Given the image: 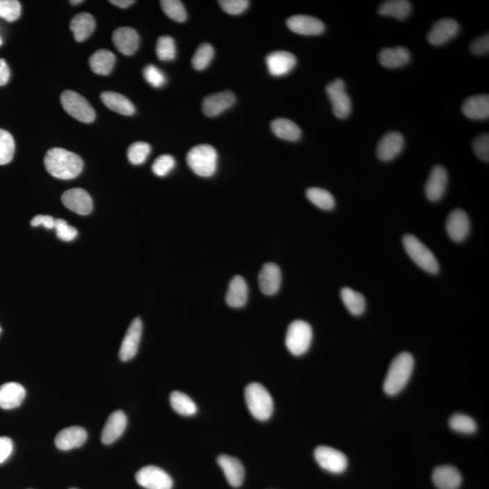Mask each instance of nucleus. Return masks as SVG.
<instances>
[{"instance_id":"f257e3e1","label":"nucleus","mask_w":489,"mask_h":489,"mask_svg":"<svg viewBox=\"0 0 489 489\" xmlns=\"http://www.w3.org/2000/svg\"><path fill=\"white\" fill-rule=\"evenodd\" d=\"M44 161L47 172L61 179L77 178L83 168V161L79 155L63 148L50 149Z\"/></svg>"},{"instance_id":"f03ea898","label":"nucleus","mask_w":489,"mask_h":489,"mask_svg":"<svg viewBox=\"0 0 489 489\" xmlns=\"http://www.w3.org/2000/svg\"><path fill=\"white\" fill-rule=\"evenodd\" d=\"M414 368V358L410 353L403 352L395 357L390 365L384 380L383 390L386 394L394 396L404 389L409 382Z\"/></svg>"},{"instance_id":"7ed1b4c3","label":"nucleus","mask_w":489,"mask_h":489,"mask_svg":"<svg viewBox=\"0 0 489 489\" xmlns=\"http://www.w3.org/2000/svg\"><path fill=\"white\" fill-rule=\"evenodd\" d=\"M245 399L248 410L259 421H268L274 410V403L268 390L257 383L248 384L245 390Z\"/></svg>"},{"instance_id":"20e7f679","label":"nucleus","mask_w":489,"mask_h":489,"mask_svg":"<svg viewBox=\"0 0 489 489\" xmlns=\"http://www.w3.org/2000/svg\"><path fill=\"white\" fill-rule=\"evenodd\" d=\"M187 163L196 175L209 178L217 170L218 154L209 144L195 146L187 154Z\"/></svg>"},{"instance_id":"39448f33","label":"nucleus","mask_w":489,"mask_h":489,"mask_svg":"<svg viewBox=\"0 0 489 489\" xmlns=\"http://www.w3.org/2000/svg\"><path fill=\"white\" fill-rule=\"evenodd\" d=\"M403 247L410 259L430 274H437L440 265L433 253L413 235H405L403 239Z\"/></svg>"},{"instance_id":"423d86ee","label":"nucleus","mask_w":489,"mask_h":489,"mask_svg":"<svg viewBox=\"0 0 489 489\" xmlns=\"http://www.w3.org/2000/svg\"><path fill=\"white\" fill-rule=\"evenodd\" d=\"M312 339H313V330L311 326L305 321H294L288 326L286 346L293 355H303L310 348Z\"/></svg>"},{"instance_id":"0eeeda50","label":"nucleus","mask_w":489,"mask_h":489,"mask_svg":"<svg viewBox=\"0 0 489 489\" xmlns=\"http://www.w3.org/2000/svg\"><path fill=\"white\" fill-rule=\"evenodd\" d=\"M61 104L65 112L78 121L90 124L95 119V112L85 97L77 93L67 90L61 95Z\"/></svg>"},{"instance_id":"6e6552de","label":"nucleus","mask_w":489,"mask_h":489,"mask_svg":"<svg viewBox=\"0 0 489 489\" xmlns=\"http://www.w3.org/2000/svg\"><path fill=\"white\" fill-rule=\"evenodd\" d=\"M326 95L331 102L332 112L338 119H346L352 112V103L348 95L346 83L337 78L326 86Z\"/></svg>"},{"instance_id":"1a4fd4ad","label":"nucleus","mask_w":489,"mask_h":489,"mask_svg":"<svg viewBox=\"0 0 489 489\" xmlns=\"http://www.w3.org/2000/svg\"><path fill=\"white\" fill-rule=\"evenodd\" d=\"M314 455L317 464L328 472L341 474L348 466L346 456L331 447H317Z\"/></svg>"},{"instance_id":"9d476101","label":"nucleus","mask_w":489,"mask_h":489,"mask_svg":"<svg viewBox=\"0 0 489 489\" xmlns=\"http://www.w3.org/2000/svg\"><path fill=\"white\" fill-rule=\"evenodd\" d=\"M138 484L146 489H172L173 479L164 470L155 466H147L135 476Z\"/></svg>"},{"instance_id":"9b49d317","label":"nucleus","mask_w":489,"mask_h":489,"mask_svg":"<svg viewBox=\"0 0 489 489\" xmlns=\"http://www.w3.org/2000/svg\"><path fill=\"white\" fill-rule=\"evenodd\" d=\"M143 323L140 318H135L126 332L121 348H120L119 357L122 362H128L133 359L138 352V348L142 338Z\"/></svg>"},{"instance_id":"f8f14e48","label":"nucleus","mask_w":489,"mask_h":489,"mask_svg":"<svg viewBox=\"0 0 489 489\" xmlns=\"http://www.w3.org/2000/svg\"><path fill=\"white\" fill-rule=\"evenodd\" d=\"M460 31V25L452 19H442L435 23L428 34V43L442 46L454 38Z\"/></svg>"},{"instance_id":"ddd939ff","label":"nucleus","mask_w":489,"mask_h":489,"mask_svg":"<svg viewBox=\"0 0 489 489\" xmlns=\"http://www.w3.org/2000/svg\"><path fill=\"white\" fill-rule=\"evenodd\" d=\"M448 181V173L445 168L440 165L435 166L426 182L425 194L427 199L432 202H439L445 193Z\"/></svg>"},{"instance_id":"4468645a","label":"nucleus","mask_w":489,"mask_h":489,"mask_svg":"<svg viewBox=\"0 0 489 489\" xmlns=\"http://www.w3.org/2000/svg\"><path fill=\"white\" fill-rule=\"evenodd\" d=\"M446 230L453 241H463L469 236L470 231L469 216L462 209H454L447 218Z\"/></svg>"},{"instance_id":"2eb2a0df","label":"nucleus","mask_w":489,"mask_h":489,"mask_svg":"<svg viewBox=\"0 0 489 489\" xmlns=\"http://www.w3.org/2000/svg\"><path fill=\"white\" fill-rule=\"evenodd\" d=\"M405 140L403 135L398 131L388 133L380 139L378 144L376 154L383 161H391L403 152Z\"/></svg>"},{"instance_id":"dca6fc26","label":"nucleus","mask_w":489,"mask_h":489,"mask_svg":"<svg viewBox=\"0 0 489 489\" xmlns=\"http://www.w3.org/2000/svg\"><path fill=\"white\" fill-rule=\"evenodd\" d=\"M62 202L71 211L79 215H88L93 211L91 196L83 189H72L65 192Z\"/></svg>"},{"instance_id":"f3484780","label":"nucleus","mask_w":489,"mask_h":489,"mask_svg":"<svg viewBox=\"0 0 489 489\" xmlns=\"http://www.w3.org/2000/svg\"><path fill=\"white\" fill-rule=\"evenodd\" d=\"M235 103L236 96L231 91H224L207 96L202 102L204 115L208 117L220 115L225 111L232 107Z\"/></svg>"},{"instance_id":"a211bd4d","label":"nucleus","mask_w":489,"mask_h":489,"mask_svg":"<svg viewBox=\"0 0 489 489\" xmlns=\"http://www.w3.org/2000/svg\"><path fill=\"white\" fill-rule=\"evenodd\" d=\"M266 62L269 74L273 77H279L289 74L296 67L298 60L293 54L286 51H278L269 54L266 56Z\"/></svg>"},{"instance_id":"6ab92c4d","label":"nucleus","mask_w":489,"mask_h":489,"mask_svg":"<svg viewBox=\"0 0 489 489\" xmlns=\"http://www.w3.org/2000/svg\"><path fill=\"white\" fill-rule=\"evenodd\" d=\"M287 25L291 31L304 35H321L326 30L325 24L322 21L316 17L305 16V15L289 17L287 21Z\"/></svg>"},{"instance_id":"aec40b11","label":"nucleus","mask_w":489,"mask_h":489,"mask_svg":"<svg viewBox=\"0 0 489 489\" xmlns=\"http://www.w3.org/2000/svg\"><path fill=\"white\" fill-rule=\"evenodd\" d=\"M281 270L277 264L268 263L263 266L259 275V284L264 295H275L280 289Z\"/></svg>"},{"instance_id":"412c9836","label":"nucleus","mask_w":489,"mask_h":489,"mask_svg":"<svg viewBox=\"0 0 489 489\" xmlns=\"http://www.w3.org/2000/svg\"><path fill=\"white\" fill-rule=\"evenodd\" d=\"M113 42L119 52L125 56H131L136 52L140 45V37L136 32L128 26L117 29L113 35Z\"/></svg>"},{"instance_id":"4be33fe9","label":"nucleus","mask_w":489,"mask_h":489,"mask_svg":"<svg viewBox=\"0 0 489 489\" xmlns=\"http://www.w3.org/2000/svg\"><path fill=\"white\" fill-rule=\"evenodd\" d=\"M87 432L85 428L79 426H73L64 428L56 437L55 443L61 451H70V449L80 448L86 442Z\"/></svg>"},{"instance_id":"5701e85b","label":"nucleus","mask_w":489,"mask_h":489,"mask_svg":"<svg viewBox=\"0 0 489 489\" xmlns=\"http://www.w3.org/2000/svg\"><path fill=\"white\" fill-rule=\"evenodd\" d=\"M217 461L231 487H240L245 479V470L241 462L229 455H221Z\"/></svg>"},{"instance_id":"b1692460","label":"nucleus","mask_w":489,"mask_h":489,"mask_svg":"<svg viewBox=\"0 0 489 489\" xmlns=\"http://www.w3.org/2000/svg\"><path fill=\"white\" fill-rule=\"evenodd\" d=\"M126 426L127 418L122 410H116L111 414L102 432V442L110 445L116 442L124 433Z\"/></svg>"},{"instance_id":"393cba45","label":"nucleus","mask_w":489,"mask_h":489,"mask_svg":"<svg viewBox=\"0 0 489 489\" xmlns=\"http://www.w3.org/2000/svg\"><path fill=\"white\" fill-rule=\"evenodd\" d=\"M26 390L17 383H7L0 386V408L12 410L19 407L25 400Z\"/></svg>"},{"instance_id":"a878e982","label":"nucleus","mask_w":489,"mask_h":489,"mask_svg":"<svg viewBox=\"0 0 489 489\" xmlns=\"http://www.w3.org/2000/svg\"><path fill=\"white\" fill-rule=\"evenodd\" d=\"M432 481L439 489H458L462 483L460 471L452 466H442L435 469Z\"/></svg>"},{"instance_id":"bb28decb","label":"nucleus","mask_w":489,"mask_h":489,"mask_svg":"<svg viewBox=\"0 0 489 489\" xmlns=\"http://www.w3.org/2000/svg\"><path fill=\"white\" fill-rule=\"evenodd\" d=\"M462 112L467 118L486 120L489 117V96L479 95L471 96L464 102Z\"/></svg>"},{"instance_id":"cd10ccee","label":"nucleus","mask_w":489,"mask_h":489,"mask_svg":"<svg viewBox=\"0 0 489 489\" xmlns=\"http://www.w3.org/2000/svg\"><path fill=\"white\" fill-rule=\"evenodd\" d=\"M410 51L403 47L384 48L378 59L383 67L390 69L403 67L410 61Z\"/></svg>"},{"instance_id":"c85d7f7f","label":"nucleus","mask_w":489,"mask_h":489,"mask_svg":"<svg viewBox=\"0 0 489 489\" xmlns=\"http://www.w3.org/2000/svg\"><path fill=\"white\" fill-rule=\"evenodd\" d=\"M248 287L245 279L240 275L231 279L226 296L227 304L233 308L243 307L248 301Z\"/></svg>"},{"instance_id":"c756f323","label":"nucleus","mask_w":489,"mask_h":489,"mask_svg":"<svg viewBox=\"0 0 489 489\" xmlns=\"http://www.w3.org/2000/svg\"><path fill=\"white\" fill-rule=\"evenodd\" d=\"M95 29V17L89 13H80L73 17L70 29L77 42H83L93 34Z\"/></svg>"},{"instance_id":"7c9ffc66","label":"nucleus","mask_w":489,"mask_h":489,"mask_svg":"<svg viewBox=\"0 0 489 489\" xmlns=\"http://www.w3.org/2000/svg\"><path fill=\"white\" fill-rule=\"evenodd\" d=\"M101 100L104 106L109 109L120 113L122 115H133L135 113V107L128 98L125 96L115 92H104L101 95Z\"/></svg>"},{"instance_id":"2f4dec72","label":"nucleus","mask_w":489,"mask_h":489,"mask_svg":"<svg viewBox=\"0 0 489 489\" xmlns=\"http://www.w3.org/2000/svg\"><path fill=\"white\" fill-rule=\"evenodd\" d=\"M273 133L282 140L298 142L302 137L301 129L289 119L278 118L271 124Z\"/></svg>"},{"instance_id":"473e14b6","label":"nucleus","mask_w":489,"mask_h":489,"mask_svg":"<svg viewBox=\"0 0 489 489\" xmlns=\"http://www.w3.org/2000/svg\"><path fill=\"white\" fill-rule=\"evenodd\" d=\"M115 63V55L106 49L96 51L89 59L90 67L94 73L100 76H108L112 73Z\"/></svg>"},{"instance_id":"72a5a7b5","label":"nucleus","mask_w":489,"mask_h":489,"mask_svg":"<svg viewBox=\"0 0 489 489\" xmlns=\"http://www.w3.org/2000/svg\"><path fill=\"white\" fill-rule=\"evenodd\" d=\"M412 7L407 0H391L383 2L378 8V13L383 16L395 17L396 19L403 20L410 16Z\"/></svg>"},{"instance_id":"f704fd0d","label":"nucleus","mask_w":489,"mask_h":489,"mask_svg":"<svg viewBox=\"0 0 489 489\" xmlns=\"http://www.w3.org/2000/svg\"><path fill=\"white\" fill-rule=\"evenodd\" d=\"M341 298L343 300L347 310L353 316H361L366 308L364 296L357 291L351 289L350 287H344L341 290Z\"/></svg>"},{"instance_id":"c9c22d12","label":"nucleus","mask_w":489,"mask_h":489,"mask_svg":"<svg viewBox=\"0 0 489 489\" xmlns=\"http://www.w3.org/2000/svg\"><path fill=\"white\" fill-rule=\"evenodd\" d=\"M173 409L179 415L193 416L197 413V405L187 394L182 392H173L170 397Z\"/></svg>"},{"instance_id":"e433bc0d","label":"nucleus","mask_w":489,"mask_h":489,"mask_svg":"<svg viewBox=\"0 0 489 489\" xmlns=\"http://www.w3.org/2000/svg\"><path fill=\"white\" fill-rule=\"evenodd\" d=\"M309 202L323 211H331L335 208V198L329 191L320 188H310L307 191Z\"/></svg>"},{"instance_id":"4c0bfd02","label":"nucleus","mask_w":489,"mask_h":489,"mask_svg":"<svg viewBox=\"0 0 489 489\" xmlns=\"http://www.w3.org/2000/svg\"><path fill=\"white\" fill-rule=\"evenodd\" d=\"M214 48L209 44H202L198 48L192 58V67L198 71L204 70L211 64L214 58Z\"/></svg>"},{"instance_id":"58836bf2","label":"nucleus","mask_w":489,"mask_h":489,"mask_svg":"<svg viewBox=\"0 0 489 489\" xmlns=\"http://www.w3.org/2000/svg\"><path fill=\"white\" fill-rule=\"evenodd\" d=\"M156 54L161 61H173L176 58L177 49L175 41L169 35H163L158 39Z\"/></svg>"},{"instance_id":"ea45409f","label":"nucleus","mask_w":489,"mask_h":489,"mask_svg":"<svg viewBox=\"0 0 489 489\" xmlns=\"http://www.w3.org/2000/svg\"><path fill=\"white\" fill-rule=\"evenodd\" d=\"M15 141L8 131L0 129V165L10 163L15 154Z\"/></svg>"},{"instance_id":"a19ab883","label":"nucleus","mask_w":489,"mask_h":489,"mask_svg":"<svg viewBox=\"0 0 489 489\" xmlns=\"http://www.w3.org/2000/svg\"><path fill=\"white\" fill-rule=\"evenodd\" d=\"M449 427L451 430L460 432L463 434L475 433L476 424L475 421L470 417L464 414H455L449 419Z\"/></svg>"},{"instance_id":"79ce46f5","label":"nucleus","mask_w":489,"mask_h":489,"mask_svg":"<svg viewBox=\"0 0 489 489\" xmlns=\"http://www.w3.org/2000/svg\"><path fill=\"white\" fill-rule=\"evenodd\" d=\"M161 8L165 14L170 19H172L177 22H184L187 19V11L185 10L184 5L179 0H163L161 1Z\"/></svg>"},{"instance_id":"37998d69","label":"nucleus","mask_w":489,"mask_h":489,"mask_svg":"<svg viewBox=\"0 0 489 489\" xmlns=\"http://www.w3.org/2000/svg\"><path fill=\"white\" fill-rule=\"evenodd\" d=\"M150 154H151V146L149 143L137 142L129 147L127 157L131 164L140 165L145 163Z\"/></svg>"},{"instance_id":"c03bdc74","label":"nucleus","mask_w":489,"mask_h":489,"mask_svg":"<svg viewBox=\"0 0 489 489\" xmlns=\"http://www.w3.org/2000/svg\"><path fill=\"white\" fill-rule=\"evenodd\" d=\"M21 15V5L16 0H0V17L13 22L19 19Z\"/></svg>"},{"instance_id":"a18cd8bd","label":"nucleus","mask_w":489,"mask_h":489,"mask_svg":"<svg viewBox=\"0 0 489 489\" xmlns=\"http://www.w3.org/2000/svg\"><path fill=\"white\" fill-rule=\"evenodd\" d=\"M175 167V160L172 155H161L152 164V172L159 177L167 176Z\"/></svg>"},{"instance_id":"49530a36","label":"nucleus","mask_w":489,"mask_h":489,"mask_svg":"<svg viewBox=\"0 0 489 489\" xmlns=\"http://www.w3.org/2000/svg\"><path fill=\"white\" fill-rule=\"evenodd\" d=\"M143 77L147 82L155 88H160L166 83V77L164 76L163 72L152 65L143 69Z\"/></svg>"},{"instance_id":"de8ad7c7","label":"nucleus","mask_w":489,"mask_h":489,"mask_svg":"<svg viewBox=\"0 0 489 489\" xmlns=\"http://www.w3.org/2000/svg\"><path fill=\"white\" fill-rule=\"evenodd\" d=\"M56 236L63 241H72L76 239L78 232L76 227L70 226L64 220H55V227Z\"/></svg>"},{"instance_id":"09e8293b","label":"nucleus","mask_w":489,"mask_h":489,"mask_svg":"<svg viewBox=\"0 0 489 489\" xmlns=\"http://www.w3.org/2000/svg\"><path fill=\"white\" fill-rule=\"evenodd\" d=\"M473 149L476 157L483 161H489V135L482 134L474 140Z\"/></svg>"},{"instance_id":"8fccbe9b","label":"nucleus","mask_w":489,"mask_h":489,"mask_svg":"<svg viewBox=\"0 0 489 489\" xmlns=\"http://www.w3.org/2000/svg\"><path fill=\"white\" fill-rule=\"evenodd\" d=\"M222 10L230 15H239L247 10L250 1L248 0H221L218 1Z\"/></svg>"},{"instance_id":"3c124183","label":"nucleus","mask_w":489,"mask_h":489,"mask_svg":"<svg viewBox=\"0 0 489 489\" xmlns=\"http://www.w3.org/2000/svg\"><path fill=\"white\" fill-rule=\"evenodd\" d=\"M489 51V35H483L470 45V52L476 56L486 55Z\"/></svg>"},{"instance_id":"603ef678","label":"nucleus","mask_w":489,"mask_h":489,"mask_svg":"<svg viewBox=\"0 0 489 489\" xmlns=\"http://www.w3.org/2000/svg\"><path fill=\"white\" fill-rule=\"evenodd\" d=\"M13 451V442L8 437H0V464L10 458Z\"/></svg>"},{"instance_id":"864d4df0","label":"nucleus","mask_w":489,"mask_h":489,"mask_svg":"<svg viewBox=\"0 0 489 489\" xmlns=\"http://www.w3.org/2000/svg\"><path fill=\"white\" fill-rule=\"evenodd\" d=\"M33 227H38L42 225L48 230H53L55 227V220L51 216L38 215L31 221Z\"/></svg>"},{"instance_id":"5fc2aeb1","label":"nucleus","mask_w":489,"mask_h":489,"mask_svg":"<svg viewBox=\"0 0 489 489\" xmlns=\"http://www.w3.org/2000/svg\"><path fill=\"white\" fill-rule=\"evenodd\" d=\"M10 78V67L4 59H0V86L7 85Z\"/></svg>"},{"instance_id":"6e6d98bb","label":"nucleus","mask_w":489,"mask_h":489,"mask_svg":"<svg viewBox=\"0 0 489 489\" xmlns=\"http://www.w3.org/2000/svg\"><path fill=\"white\" fill-rule=\"evenodd\" d=\"M110 3L121 8H127L134 4V0H112Z\"/></svg>"},{"instance_id":"4d7b16f0","label":"nucleus","mask_w":489,"mask_h":489,"mask_svg":"<svg viewBox=\"0 0 489 489\" xmlns=\"http://www.w3.org/2000/svg\"><path fill=\"white\" fill-rule=\"evenodd\" d=\"M82 0H76V1H70L71 4L73 5H77L79 4V3H82Z\"/></svg>"},{"instance_id":"13d9d810","label":"nucleus","mask_w":489,"mask_h":489,"mask_svg":"<svg viewBox=\"0 0 489 489\" xmlns=\"http://www.w3.org/2000/svg\"><path fill=\"white\" fill-rule=\"evenodd\" d=\"M1 45H2V40H1V38H0V46H1Z\"/></svg>"},{"instance_id":"bf43d9fd","label":"nucleus","mask_w":489,"mask_h":489,"mask_svg":"<svg viewBox=\"0 0 489 489\" xmlns=\"http://www.w3.org/2000/svg\"><path fill=\"white\" fill-rule=\"evenodd\" d=\"M0 332H1V328H0Z\"/></svg>"},{"instance_id":"052dcab7","label":"nucleus","mask_w":489,"mask_h":489,"mask_svg":"<svg viewBox=\"0 0 489 489\" xmlns=\"http://www.w3.org/2000/svg\"><path fill=\"white\" fill-rule=\"evenodd\" d=\"M72 489H74V488H72Z\"/></svg>"}]
</instances>
